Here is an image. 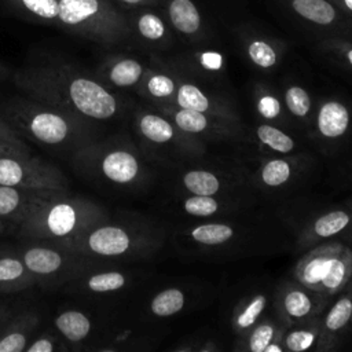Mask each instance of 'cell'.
<instances>
[{
	"label": "cell",
	"mask_w": 352,
	"mask_h": 352,
	"mask_svg": "<svg viewBox=\"0 0 352 352\" xmlns=\"http://www.w3.org/2000/svg\"><path fill=\"white\" fill-rule=\"evenodd\" d=\"M14 82L29 98L87 121L110 120L120 109L117 96L106 84L69 63L26 66L14 73Z\"/></svg>",
	"instance_id": "6da1fadb"
},
{
	"label": "cell",
	"mask_w": 352,
	"mask_h": 352,
	"mask_svg": "<svg viewBox=\"0 0 352 352\" xmlns=\"http://www.w3.org/2000/svg\"><path fill=\"white\" fill-rule=\"evenodd\" d=\"M106 219L104 208L92 199L72 194L69 190H55L29 212L15 231L25 239H41L62 245L78 238Z\"/></svg>",
	"instance_id": "7a4b0ae2"
},
{
	"label": "cell",
	"mask_w": 352,
	"mask_h": 352,
	"mask_svg": "<svg viewBox=\"0 0 352 352\" xmlns=\"http://www.w3.org/2000/svg\"><path fill=\"white\" fill-rule=\"evenodd\" d=\"M16 135L55 148L78 150L92 142L88 121L33 98H14L1 116Z\"/></svg>",
	"instance_id": "3957f363"
},
{
	"label": "cell",
	"mask_w": 352,
	"mask_h": 352,
	"mask_svg": "<svg viewBox=\"0 0 352 352\" xmlns=\"http://www.w3.org/2000/svg\"><path fill=\"white\" fill-rule=\"evenodd\" d=\"M56 26L104 45L131 34L128 18L109 0H59Z\"/></svg>",
	"instance_id": "277c9868"
},
{
	"label": "cell",
	"mask_w": 352,
	"mask_h": 352,
	"mask_svg": "<svg viewBox=\"0 0 352 352\" xmlns=\"http://www.w3.org/2000/svg\"><path fill=\"white\" fill-rule=\"evenodd\" d=\"M74 168L89 180L117 186L133 183L140 175V161L135 153L110 142H89L74 151Z\"/></svg>",
	"instance_id": "5b68a950"
},
{
	"label": "cell",
	"mask_w": 352,
	"mask_h": 352,
	"mask_svg": "<svg viewBox=\"0 0 352 352\" xmlns=\"http://www.w3.org/2000/svg\"><path fill=\"white\" fill-rule=\"evenodd\" d=\"M30 243L21 249V258L43 287H56L82 275L92 258L73 253L50 241L28 239Z\"/></svg>",
	"instance_id": "8992f818"
},
{
	"label": "cell",
	"mask_w": 352,
	"mask_h": 352,
	"mask_svg": "<svg viewBox=\"0 0 352 352\" xmlns=\"http://www.w3.org/2000/svg\"><path fill=\"white\" fill-rule=\"evenodd\" d=\"M58 246L92 260L116 258L133 253L140 246V239L128 226L106 219L78 238Z\"/></svg>",
	"instance_id": "52a82bcc"
},
{
	"label": "cell",
	"mask_w": 352,
	"mask_h": 352,
	"mask_svg": "<svg viewBox=\"0 0 352 352\" xmlns=\"http://www.w3.org/2000/svg\"><path fill=\"white\" fill-rule=\"evenodd\" d=\"M0 184L28 190H69L67 177L51 162L38 157H0Z\"/></svg>",
	"instance_id": "ba28073f"
},
{
	"label": "cell",
	"mask_w": 352,
	"mask_h": 352,
	"mask_svg": "<svg viewBox=\"0 0 352 352\" xmlns=\"http://www.w3.org/2000/svg\"><path fill=\"white\" fill-rule=\"evenodd\" d=\"M283 6L311 28L352 34V18L329 0H283Z\"/></svg>",
	"instance_id": "9c48e42d"
},
{
	"label": "cell",
	"mask_w": 352,
	"mask_h": 352,
	"mask_svg": "<svg viewBox=\"0 0 352 352\" xmlns=\"http://www.w3.org/2000/svg\"><path fill=\"white\" fill-rule=\"evenodd\" d=\"M55 190H28L0 184V221L6 230L14 231L38 204L45 201Z\"/></svg>",
	"instance_id": "30bf717a"
},
{
	"label": "cell",
	"mask_w": 352,
	"mask_h": 352,
	"mask_svg": "<svg viewBox=\"0 0 352 352\" xmlns=\"http://www.w3.org/2000/svg\"><path fill=\"white\" fill-rule=\"evenodd\" d=\"M164 11L168 23L179 34L190 40L205 37L206 22L194 0H164Z\"/></svg>",
	"instance_id": "8fae6325"
},
{
	"label": "cell",
	"mask_w": 352,
	"mask_h": 352,
	"mask_svg": "<svg viewBox=\"0 0 352 352\" xmlns=\"http://www.w3.org/2000/svg\"><path fill=\"white\" fill-rule=\"evenodd\" d=\"M144 66L135 58L114 55L106 58L96 69V78L107 87L132 88L140 84L144 76Z\"/></svg>",
	"instance_id": "7c38bea8"
},
{
	"label": "cell",
	"mask_w": 352,
	"mask_h": 352,
	"mask_svg": "<svg viewBox=\"0 0 352 352\" xmlns=\"http://www.w3.org/2000/svg\"><path fill=\"white\" fill-rule=\"evenodd\" d=\"M40 324L36 311H25L11 315L0 333V352H22L30 342V337Z\"/></svg>",
	"instance_id": "4fadbf2b"
},
{
	"label": "cell",
	"mask_w": 352,
	"mask_h": 352,
	"mask_svg": "<svg viewBox=\"0 0 352 352\" xmlns=\"http://www.w3.org/2000/svg\"><path fill=\"white\" fill-rule=\"evenodd\" d=\"M131 33L135 32L143 41L154 45H161L172 37L168 21L148 7H140L128 18Z\"/></svg>",
	"instance_id": "5bb4252c"
},
{
	"label": "cell",
	"mask_w": 352,
	"mask_h": 352,
	"mask_svg": "<svg viewBox=\"0 0 352 352\" xmlns=\"http://www.w3.org/2000/svg\"><path fill=\"white\" fill-rule=\"evenodd\" d=\"M36 285L19 254H0V293H15Z\"/></svg>",
	"instance_id": "9a60e30c"
},
{
	"label": "cell",
	"mask_w": 352,
	"mask_h": 352,
	"mask_svg": "<svg viewBox=\"0 0 352 352\" xmlns=\"http://www.w3.org/2000/svg\"><path fill=\"white\" fill-rule=\"evenodd\" d=\"M316 122L322 136L340 138L349 126V111L341 102L327 100L320 106Z\"/></svg>",
	"instance_id": "2e32d148"
},
{
	"label": "cell",
	"mask_w": 352,
	"mask_h": 352,
	"mask_svg": "<svg viewBox=\"0 0 352 352\" xmlns=\"http://www.w3.org/2000/svg\"><path fill=\"white\" fill-rule=\"evenodd\" d=\"M54 324L59 334L72 344H80L91 333V319L78 309H66L56 315Z\"/></svg>",
	"instance_id": "e0dca14e"
},
{
	"label": "cell",
	"mask_w": 352,
	"mask_h": 352,
	"mask_svg": "<svg viewBox=\"0 0 352 352\" xmlns=\"http://www.w3.org/2000/svg\"><path fill=\"white\" fill-rule=\"evenodd\" d=\"M10 4L23 16L56 26L59 0H8Z\"/></svg>",
	"instance_id": "ac0fdd59"
},
{
	"label": "cell",
	"mask_w": 352,
	"mask_h": 352,
	"mask_svg": "<svg viewBox=\"0 0 352 352\" xmlns=\"http://www.w3.org/2000/svg\"><path fill=\"white\" fill-rule=\"evenodd\" d=\"M245 51L250 62L261 69H272L279 62V50L261 36H246Z\"/></svg>",
	"instance_id": "d6986e66"
},
{
	"label": "cell",
	"mask_w": 352,
	"mask_h": 352,
	"mask_svg": "<svg viewBox=\"0 0 352 352\" xmlns=\"http://www.w3.org/2000/svg\"><path fill=\"white\" fill-rule=\"evenodd\" d=\"M78 278V289L91 293L116 292L126 285V276L120 271H98Z\"/></svg>",
	"instance_id": "ffe728a7"
},
{
	"label": "cell",
	"mask_w": 352,
	"mask_h": 352,
	"mask_svg": "<svg viewBox=\"0 0 352 352\" xmlns=\"http://www.w3.org/2000/svg\"><path fill=\"white\" fill-rule=\"evenodd\" d=\"M139 133L151 143H166L173 138V126L161 116L153 113H143L138 118Z\"/></svg>",
	"instance_id": "44dd1931"
},
{
	"label": "cell",
	"mask_w": 352,
	"mask_h": 352,
	"mask_svg": "<svg viewBox=\"0 0 352 352\" xmlns=\"http://www.w3.org/2000/svg\"><path fill=\"white\" fill-rule=\"evenodd\" d=\"M184 307V294L176 287L165 289L154 296L150 304V309L157 316H170L182 311Z\"/></svg>",
	"instance_id": "7402d4cb"
},
{
	"label": "cell",
	"mask_w": 352,
	"mask_h": 352,
	"mask_svg": "<svg viewBox=\"0 0 352 352\" xmlns=\"http://www.w3.org/2000/svg\"><path fill=\"white\" fill-rule=\"evenodd\" d=\"M184 187L194 195H213L220 190V180L208 170H190L183 177Z\"/></svg>",
	"instance_id": "603a6c76"
},
{
	"label": "cell",
	"mask_w": 352,
	"mask_h": 352,
	"mask_svg": "<svg viewBox=\"0 0 352 352\" xmlns=\"http://www.w3.org/2000/svg\"><path fill=\"white\" fill-rule=\"evenodd\" d=\"M140 82L143 92L154 99L169 98L176 91V85L172 77L160 72H144V76Z\"/></svg>",
	"instance_id": "cb8c5ba5"
},
{
	"label": "cell",
	"mask_w": 352,
	"mask_h": 352,
	"mask_svg": "<svg viewBox=\"0 0 352 352\" xmlns=\"http://www.w3.org/2000/svg\"><path fill=\"white\" fill-rule=\"evenodd\" d=\"M190 234L195 242H199L202 245H221L234 235V231L227 224L212 223L201 224L192 228Z\"/></svg>",
	"instance_id": "d4e9b609"
},
{
	"label": "cell",
	"mask_w": 352,
	"mask_h": 352,
	"mask_svg": "<svg viewBox=\"0 0 352 352\" xmlns=\"http://www.w3.org/2000/svg\"><path fill=\"white\" fill-rule=\"evenodd\" d=\"M176 102L182 109L195 110L201 113H206L210 109L209 99L204 95V92L194 84L184 82L177 88Z\"/></svg>",
	"instance_id": "484cf974"
},
{
	"label": "cell",
	"mask_w": 352,
	"mask_h": 352,
	"mask_svg": "<svg viewBox=\"0 0 352 352\" xmlns=\"http://www.w3.org/2000/svg\"><path fill=\"white\" fill-rule=\"evenodd\" d=\"M349 214L344 210H333L329 212L323 216H320L312 228V232L316 236L320 238H327L331 235L338 234L341 230H344L346 227V224L349 223Z\"/></svg>",
	"instance_id": "4316f807"
},
{
	"label": "cell",
	"mask_w": 352,
	"mask_h": 352,
	"mask_svg": "<svg viewBox=\"0 0 352 352\" xmlns=\"http://www.w3.org/2000/svg\"><path fill=\"white\" fill-rule=\"evenodd\" d=\"M256 135L261 140V143L278 153H290L294 148V140L272 125H258L256 129Z\"/></svg>",
	"instance_id": "83f0119b"
},
{
	"label": "cell",
	"mask_w": 352,
	"mask_h": 352,
	"mask_svg": "<svg viewBox=\"0 0 352 352\" xmlns=\"http://www.w3.org/2000/svg\"><path fill=\"white\" fill-rule=\"evenodd\" d=\"M283 309L293 319L305 318L312 311V301L302 290L292 289L283 297Z\"/></svg>",
	"instance_id": "f1b7e54d"
},
{
	"label": "cell",
	"mask_w": 352,
	"mask_h": 352,
	"mask_svg": "<svg viewBox=\"0 0 352 352\" xmlns=\"http://www.w3.org/2000/svg\"><path fill=\"white\" fill-rule=\"evenodd\" d=\"M352 315V298L351 296H344L330 308L326 315L324 326L329 331H337L342 329L351 319Z\"/></svg>",
	"instance_id": "f546056e"
},
{
	"label": "cell",
	"mask_w": 352,
	"mask_h": 352,
	"mask_svg": "<svg viewBox=\"0 0 352 352\" xmlns=\"http://www.w3.org/2000/svg\"><path fill=\"white\" fill-rule=\"evenodd\" d=\"M292 175L290 164L285 160H270L261 169V180L270 187L285 184Z\"/></svg>",
	"instance_id": "4dcf8cb0"
},
{
	"label": "cell",
	"mask_w": 352,
	"mask_h": 352,
	"mask_svg": "<svg viewBox=\"0 0 352 352\" xmlns=\"http://www.w3.org/2000/svg\"><path fill=\"white\" fill-rule=\"evenodd\" d=\"M175 124L184 132H191V133H199L208 128V117L205 113L195 111V110H188V109H182L175 113Z\"/></svg>",
	"instance_id": "1f68e13d"
},
{
	"label": "cell",
	"mask_w": 352,
	"mask_h": 352,
	"mask_svg": "<svg viewBox=\"0 0 352 352\" xmlns=\"http://www.w3.org/2000/svg\"><path fill=\"white\" fill-rule=\"evenodd\" d=\"M285 102L292 114L305 117L311 110V98L300 85H290L285 92Z\"/></svg>",
	"instance_id": "d6a6232c"
},
{
	"label": "cell",
	"mask_w": 352,
	"mask_h": 352,
	"mask_svg": "<svg viewBox=\"0 0 352 352\" xmlns=\"http://www.w3.org/2000/svg\"><path fill=\"white\" fill-rule=\"evenodd\" d=\"M265 304H267L265 296H263V294L254 296V297L243 307V309L236 315V318H235V324H236V327H238L239 330H243V329L250 327V326L257 320V318L261 315V312L264 311Z\"/></svg>",
	"instance_id": "836d02e7"
},
{
	"label": "cell",
	"mask_w": 352,
	"mask_h": 352,
	"mask_svg": "<svg viewBox=\"0 0 352 352\" xmlns=\"http://www.w3.org/2000/svg\"><path fill=\"white\" fill-rule=\"evenodd\" d=\"M329 258L330 256H315L309 258L301 270V274H300L301 280L308 286L319 285L326 272Z\"/></svg>",
	"instance_id": "e575fe53"
},
{
	"label": "cell",
	"mask_w": 352,
	"mask_h": 352,
	"mask_svg": "<svg viewBox=\"0 0 352 352\" xmlns=\"http://www.w3.org/2000/svg\"><path fill=\"white\" fill-rule=\"evenodd\" d=\"M346 276V263L342 258L331 257L329 258V264L326 272L320 280V285L329 290H337L345 280Z\"/></svg>",
	"instance_id": "d590c367"
},
{
	"label": "cell",
	"mask_w": 352,
	"mask_h": 352,
	"mask_svg": "<svg viewBox=\"0 0 352 352\" xmlns=\"http://www.w3.org/2000/svg\"><path fill=\"white\" fill-rule=\"evenodd\" d=\"M184 210L192 216H210L219 210V204L212 195H192L186 199Z\"/></svg>",
	"instance_id": "8d00e7d4"
},
{
	"label": "cell",
	"mask_w": 352,
	"mask_h": 352,
	"mask_svg": "<svg viewBox=\"0 0 352 352\" xmlns=\"http://www.w3.org/2000/svg\"><path fill=\"white\" fill-rule=\"evenodd\" d=\"M66 345L52 333H43L33 341L28 344L25 352H54V351H65Z\"/></svg>",
	"instance_id": "74e56055"
},
{
	"label": "cell",
	"mask_w": 352,
	"mask_h": 352,
	"mask_svg": "<svg viewBox=\"0 0 352 352\" xmlns=\"http://www.w3.org/2000/svg\"><path fill=\"white\" fill-rule=\"evenodd\" d=\"M315 329L312 330H296L287 334L286 337V348L293 352H301L309 349L315 341Z\"/></svg>",
	"instance_id": "f35d334b"
},
{
	"label": "cell",
	"mask_w": 352,
	"mask_h": 352,
	"mask_svg": "<svg viewBox=\"0 0 352 352\" xmlns=\"http://www.w3.org/2000/svg\"><path fill=\"white\" fill-rule=\"evenodd\" d=\"M274 336V329L270 324H260L253 330L249 338V349L253 352H264L271 344Z\"/></svg>",
	"instance_id": "ab89813d"
},
{
	"label": "cell",
	"mask_w": 352,
	"mask_h": 352,
	"mask_svg": "<svg viewBox=\"0 0 352 352\" xmlns=\"http://www.w3.org/2000/svg\"><path fill=\"white\" fill-rule=\"evenodd\" d=\"M197 60L199 66L206 72H219L224 66V56L219 51L206 50L197 54Z\"/></svg>",
	"instance_id": "60d3db41"
},
{
	"label": "cell",
	"mask_w": 352,
	"mask_h": 352,
	"mask_svg": "<svg viewBox=\"0 0 352 352\" xmlns=\"http://www.w3.org/2000/svg\"><path fill=\"white\" fill-rule=\"evenodd\" d=\"M28 154H29V148L22 142V139L12 140V139H7V138L0 136V157L28 155Z\"/></svg>",
	"instance_id": "b9f144b4"
},
{
	"label": "cell",
	"mask_w": 352,
	"mask_h": 352,
	"mask_svg": "<svg viewBox=\"0 0 352 352\" xmlns=\"http://www.w3.org/2000/svg\"><path fill=\"white\" fill-rule=\"evenodd\" d=\"M280 111V103L271 95L261 96L258 99V113L265 118H276Z\"/></svg>",
	"instance_id": "7bdbcfd3"
},
{
	"label": "cell",
	"mask_w": 352,
	"mask_h": 352,
	"mask_svg": "<svg viewBox=\"0 0 352 352\" xmlns=\"http://www.w3.org/2000/svg\"><path fill=\"white\" fill-rule=\"evenodd\" d=\"M327 45L333 50H338L345 58V60L352 66V43L340 38H331L327 41Z\"/></svg>",
	"instance_id": "ee69618b"
},
{
	"label": "cell",
	"mask_w": 352,
	"mask_h": 352,
	"mask_svg": "<svg viewBox=\"0 0 352 352\" xmlns=\"http://www.w3.org/2000/svg\"><path fill=\"white\" fill-rule=\"evenodd\" d=\"M0 136H1V138H7V139H12V140L21 139V138L12 131V128L7 124V121H6L3 117H0Z\"/></svg>",
	"instance_id": "f6af8a7d"
},
{
	"label": "cell",
	"mask_w": 352,
	"mask_h": 352,
	"mask_svg": "<svg viewBox=\"0 0 352 352\" xmlns=\"http://www.w3.org/2000/svg\"><path fill=\"white\" fill-rule=\"evenodd\" d=\"M121 4H124V7H129V8H140V7H148L157 3V0H117Z\"/></svg>",
	"instance_id": "bcb514c9"
},
{
	"label": "cell",
	"mask_w": 352,
	"mask_h": 352,
	"mask_svg": "<svg viewBox=\"0 0 352 352\" xmlns=\"http://www.w3.org/2000/svg\"><path fill=\"white\" fill-rule=\"evenodd\" d=\"M334 6H337L342 12L352 18V0H329Z\"/></svg>",
	"instance_id": "7dc6e473"
},
{
	"label": "cell",
	"mask_w": 352,
	"mask_h": 352,
	"mask_svg": "<svg viewBox=\"0 0 352 352\" xmlns=\"http://www.w3.org/2000/svg\"><path fill=\"white\" fill-rule=\"evenodd\" d=\"M11 315H12V309H10V307H7L4 304H0V320L7 319Z\"/></svg>",
	"instance_id": "c3c4849f"
},
{
	"label": "cell",
	"mask_w": 352,
	"mask_h": 352,
	"mask_svg": "<svg viewBox=\"0 0 352 352\" xmlns=\"http://www.w3.org/2000/svg\"><path fill=\"white\" fill-rule=\"evenodd\" d=\"M10 76V69L0 60V82Z\"/></svg>",
	"instance_id": "681fc988"
},
{
	"label": "cell",
	"mask_w": 352,
	"mask_h": 352,
	"mask_svg": "<svg viewBox=\"0 0 352 352\" xmlns=\"http://www.w3.org/2000/svg\"><path fill=\"white\" fill-rule=\"evenodd\" d=\"M274 351H275V352H280L282 348H280L279 345H271V344H270V345L265 348L264 352H274Z\"/></svg>",
	"instance_id": "f907efd6"
},
{
	"label": "cell",
	"mask_w": 352,
	"mask_h": 352,
	"mask_svg": "<svg viewBox=\"0 0 352 352\" xmlns=\"http://www.w3.org/2000/svg\"><path fill=\"white\" fill-rule=\"evenodd\" d=\"M4 231H6V226L0 221V234H1V232H4Z\"/></svg>",
	"instance_id": "816d5d0a"
},
{
	"label": "cell",
	"mask_w": 352,
	"mask_h": 352,
	"mask_svg": "<svg viewBox=\"0 0 352 352\" xmlns=\"http://www.w3.org/2000/svg\"><path fill=\"white\" fill-rule=\"evenodd\" d=\"M351 319H352V315H351Z\"/></svg>",
	"instance_id": "f5cc1de1"
}]
</instances>
